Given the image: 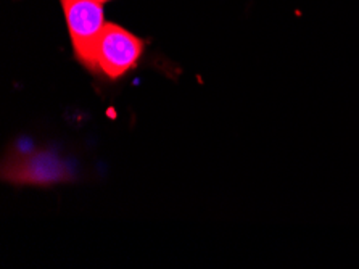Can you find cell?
Listing matches in <instances>:
<instances>
[{
    "instance_id": "1",
    "label": "cell",
    "mask_w": 359,
    "mask_h": 269,
    "mask_svg": "<svg viewBox=\"0 0 359 269\" xmlns=\"http://www.w3.org/2000/svg\"><path fill=\"white\" fill-rule=\"evenodd\" d=\"M144 42L124 27L107 23L94 48L90 71H99L110 79L121 78L137 67Z\"/></svg>"
},
{
    "instance_id": "2",
    "label": "cell",
    "mask_w": 359,
    "mask_h": 269,
    "mask_svg": "<svg viewBox=\"0 0 359 269\" xmlns=\"http://www.w3.org/2000/svg\"><path fill=\"white\" fill-rule=\"evenodd\" d=\"M76 57L86 68H92L94 48L105 27L103 4L99 0H60Z\"/></svg>"
},
{
    "instance_id": "3",
    "label": "cell",
    "mask_w": 359,
    "mask_h": 269,
    "mask_svg": "<svg viewBox=\"0 0 359 269\" xmlns=\"http://www.w3.org/2000/svg\"><path fill=\"white\" fill-rule=\"evenodd\" d=\"M63 168L48 155H31L12 163L10 171L5 169L4 178L28 184H52L63 179Z\"/></svg>"
},
{
    "instance_id": "4",
    "label": "cell",
    "mask_w": 359,
    "mask_h": 269,
    "mask_svg": "<svg viewBox=\"0 0 359 269\" xmlns=\"http://www.w3.org/2000/svg\"><path fill=\"white\" fill-rule=\"evenodd\" d=\"M99 2H102V4H105V2H108V0H99Z\"/></svg>"
}]
</instances>
